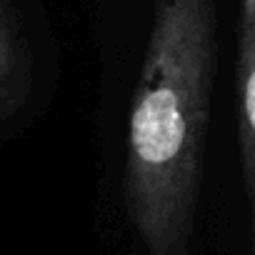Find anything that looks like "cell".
I'll use <instances>...</instances> for the list:
<instances>
[{"label":"cell","mask_w":255,"mask_h":255,"mask_svg":"<svg viewBox=\"0 0 255 255\" xmlns=\"http://www.w3.org/2000/svg\"><path fill=\"white\" fill-rule=\"evenodd\" d=\"M235 53V138L248 195L255 193V0H240Z\"/></svg>","instance_id":"cell-2"},{"label":"cell","mask_w":255,"mask_h":255,"mask_svg":"<svg viewBox=\"0 0 255 255\" xmlns=\"http://www.w3.org/2000/svg\"><path fill=\"white\" fill-rule=\"evenodd\" d=\"M25 68L28 55L18 18L13 13L10 0H0V115L13 108L20 98L28 78Z\"/></svg>","instance_id":"cell-3"},{"label":"cell","mask_w":255,"mask_h":255,"mask_svg":"<svg viewBox=\"0 0 255 255\" xmlns=\"http://www.w3.org/2000/svg\"><path fill=\"white\" fill-rule=\"evenodd\" d=\"M215 68V0H153L125 155V205L145 255L190 253Z\"/></svg>","instance_id":"cell-1"}]
</instances>
